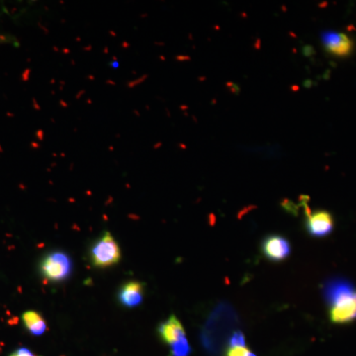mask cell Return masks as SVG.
Wrapping results in <instances>:
<instances>
[{
	"label": "cell",
	"instance_id": "obj_1",
	"mask_svg": "<svg viewBox=\"0 0 356 356\" xmlns=\"http://www.w3.org/2000/svg\"><path fill=\"white\" fill-rule=\"evenodd\" d=\"M325 298L330 307L332 323L344 324L356 320V289L353 283L343 278L332 280L325 284Z\"/></svg>",
	"mask_w": 356,
	"mask_h": 356
},
{
	"label": "cell",
	"instance_id": "obj_2",
	"mask_svg": "<svg viewBox=\"0 0 356 356\" xmlns=\"http://www.w3.org/2000/svg\"><path fill=\"white\" fill-rule=\"evenodd\" d=\"M89 255L93 266L106 268L120 261L121 250L112 234L104 232L90 248Z\"/></svg>",
	"mask_w": 356,
	"mask_h": 356
},
{
	"label": "cell",
	"instance_id": "obj_3",
	"mask_svg": "<svg viewBox=\"0 0 356 356\" xmlns=\"http://www.w3.org/2000/svg\"><path fill=\"white\" fill-rule=\"evenodd\" d=\"M40 273L51 282H60L70 277L72 262L64 252H53L44 255L40 262Z\"/></svg>",
	"mask_w": 356,
	"mask_h": 356
},
{
	"label": "cell",
	"instance_id": "obj_4",
	"mask_svg": "<svg viewBox=\"0 0 356 356\" xmlns=\"http://www.w3.org/2000/svg\"><path fill=\"white\" fill-rule=\"evenodd\" d=\"M321 40L325 50L334 57L346 58L353 53V40L344 33L327 30L321 34Z\"/></svg>",
	"mask_w": 356,
	"mask_h": 356
},
{
	"label": "cell",
	"instance_id": "obj_5",
	"mask_svg": "<svg viewBox=\"0 0 356 356\" xmlns=\"http://www.w3.org/2000/svg\"><path fill=\"white\" fill-rule=\"evenodd\" d=\"M334 222L331 213L325 210L311 212L306 208V228L311 236L322 238L334 231Z\"/></svg>",
	"mask_w": 356,
	"mask_h": 356
},
{
	"label": "cell",
	"instance_id": "obj_6",
	"mask_svg": "<svg viewBox=\"0 0 356 356\" xmlns=\"http://www.w3.org/2000/svg\"><path fill=\"white\" fill-rule=\"evenodd\" d=\"M262 254L270 261H280L291 254V245L284 236L271 235L264 238L261 245Z\"/></svg>",
	"mask_w": 356,
	"mask_h": 356
},
{
	"label": "cell",
	"instance_id": "obj_7",
	"mask_svg": "<svg viewBox=\"0 0 356 356\" xmlns=\"http://www.w3.org/2000/svg\"><path fill=\"white\" fill-rule=\"evenodd\" d=\"M158 332L161 341L170 346L186 337L184 325L175 315L170 316L168 320L161 323L159 325Z\"/></svg>",
	"mask_w": 356,
	"mask_h": 356
},
{
	"label": "cell",
	"instance_id": "obj_8",
	"mask_svg": "<svg viewBox=\"0 0 356 356\" xmlns=\"http://www.w3.org/2000/svg\"><path fill=\"white\" fill-rule=\"evenodd\" d=\"M145 285L139 281H129L122 285L118 292V300L121 305L134 308L142 304L144 300Z\"/></svg>",
	"mask_w": 356,
	"mask_h": 356
},
{
	"label": "cell",
	"instance_id": "obj_9",
	"mask_svg": "<svg viewBox=\"0 0 356 356\" xmlns=\"http://www.w3.org/2000/svg\"><path fill=\"white\" fill-rule=\"evenodd\" d=\"M23 325L33 336H42L47 330V323L41 314L36 311H26L22 314Z\"/></svg>",
	"mask_w": 356,
	"mask_h": 356
},
{
	"label": "cell",
	"instance_id": "obj_10",
	"mask_svg": "<svg viewBox=\"0 0 356 356\" xmlns=\"http://www.w3.org/2000/svg\"><path fill=\"white\" fill-rule=\"evenodd\" d=\"M191 353V346L187 337L170 346V355L172 356H189Z\"/></svg>",
	"mask_w": 356,
	"mask_h": 356
},
{
	"label": "cell",
	"instance_id": "obj_11",
	"mask_svg": "<svg viewBox=\"0 0 356 356\" xmlns=\"http://www.w3.org/2000/svg\"><path fill=\"white\" fill-rule=\"evenodd\" d=\"M225 356H257V355L248 350L247 346H234L227 350Z\"/></svg>",
	"mask_w": 356,
	"mask_h": 356
},
{
	"label": "cell",
	"instance_id": "obj_12",
	"mask_svg": "<svg viewBox=\"0 0 356 356\" xmlns=\"http://www.w3.org/2000/svg\"><path fill=\"white\" fill-rule=\"evenodd\" d=\"M229 348H234V346H245V337L243 336L242 332H235L232 334V337H229Z\"/></svg>",
	"mask_w": 356,
	"mask_h": 356
},
{
	"label": "cell",
	"instance_id": "obj_13",
	"mask_svg": "<svg viewBox=\"0 0 356 356\" xmlns=\"http://www.w3.org/2000/svg\"><path fill=\"white\" fill-rule=\"evenodd\" d=\"M9 356H36L34 353H32L31 350H28L26 348H20L15 351H13V353H10Z\"/></svg>",
	"mask_w": 356,
	"mask_h": 356
},
{
	"label": "cell",
	"instance_id": "obj_14",
	"mask_svg": "<svg viewBox=\"0 0 356 356\" xmlns=\"http://www.w3.org/2000/svg\"><path fill=\"white\" fill-rule=\"evenodd\" d=\"M146 79H147V76L145 74V76L139 77V79H135V81H129L127 86L129 88H136V86H139V84L144 83Z\"/></svg>",
	"mask_w": 356,
	"mask_h": 356
},
{
	"label": "cell",
	"instance_id": "obj_15",
	"mask_svg": "<svg viewBox=\"0 0 356 356\" xmlns=\"http://www.w3.org/2000/svg\"><path fill=\"white\" fill-rule=\"evenodd\" d=\"M31 72V70L27 69L25 70L24 74H22V79L24 81H29V74Z\"/></svg>",
	"mask_w": 356,
	"mask_h": 356
},
{
	"label": "cell",
	"instance_id": "obj_16",
	"mask_svg": "<svg viewBox=\"0 0 356 356\" xmlns=\"http://www.w3.org/2000/svg\"><path fill=\"white\" fill-rule=\"evenodd\" d=\"M36 136H37V138H38V139L40 140H44V131L43 130H38V131H37Z\"/></svg>",
	"mask_w": 356,
	"mask_h": 356
},
{
	"label": "cell",
	"instance_id": "obj_17",
	"mask_svg": "<svg viewBox=\"0 0 356 356\" xmlns=\"http://www.w3.org/2000/svg\"><path fill=\"white\" fill-rule=\"evenodd\" d=\"M86 95V90H81L79 93L76 95V99H81L83 96Z\"/></svg>",
	"mask_w": 356,
	"mask_h": 356
},
{
	"label": "cell",
	"instance_id": "obj_18",
	"mask_svg": "<svg viewBox=\"0 0 356 356\" xmlns=\"http://www.w3.org/2000/svg\"><path fill=\"white\" fill-rule=\"evenodd\" d=\"M7 41H8V37L0 35V43H6Z\"/></svg>",
	"mask_w": 356,
	"mask_h": 356
},
{
	"label": "cell",
	"instance_id": "obj_19",
	"mask_svg": "<svg viewBox=\"0 0 356 356\" xmlns=\"http://www.w3.org/2000/svg\"><path fill=\"white\" fill-rule=\"evenodd\" d=\"M60 106L64 107V108H67V107H69V104L63 99L60 100Z\"/></svg>",
	"mask_w": 356,
	"mask_h": 356
},
{
	"label": "cell",
	"instance_id": "obj_20",
	"mask_svg": "<svg viewBox=\"0 0 356 356\" xmlns=\"http://www.w3.org/2000/svg\"><path fill=\"white\" fill-rule=\"evenodd\" d=\"M33 103H34V108L36 110H41V107H40V105L38 103H37L36 99H33Z\"/></svg>",
	"mask_w": 356,
	"mask_h": 356
},
{
	"label": "cell",
	"instance_id": "obj_21",
	"mask_svg": "<svg viewBox=\"0 0 356 356\" xmlns=\"http://www.w3.org/2000/svg\"><path fill=\"white\" fill-rule=\"evenodd\" d=\"M93 47L92 44H89L88 47H83V51H92Z\"/></svg>",
	"mask_w": 356,
	"mask_h": 356
},
{
	"label": "cell",
	"instance_id": "obj_22",
	"mask_svg": "<svg viewBox=\"0 0 356 356\" xmlns=\"http://www.w3.org/2000/svg\"><path fill=\"white\" fill-rule=\"evenodd\" d=\"M109 65H111V67H113V69H118V67H119L118 60H117V62L111 63V64H109Z\"/></svg>",
	"mask_w": 356,
	"mask_h": 356
},
{
	"label": "cell",
	"instance_id": "obj_23",
	"mask_svg": "<svg viewBox=\"0 0 356 356\" xmlns=\"http://www.w3.org/2000/svg\"><path fill=\"white\" fill-rule=\"evenodd\" d=\"M122 48H124V49L130 48V44H129L128 42H123V43H122Z\"/></svg>",
	"mask_w": 356,
	"mask_h": 356
},
{
	"label": "cell",
	"instance_id": "obj_24",
	"mask_svg": "<svg viewBox=\"0 0 356 356\" xmlns=\"http://www.w3.org/2000/svg\"><path fill=\"white\" fill-rule=\"evenodd\" d=\"M31 146L33 147H34V149H39V147H40V145L38 144V143H35V142L31 143Z\"/></svg>",
	"mask_w": 356,
	"mask_h": 356
},
{
	"label": "cell",
	"instance_id": "obj_25",
	"mask_svg": "<svg viewBox=\"0 0 356 356\" xmlns=\"http://www.w3.org/2000/svg\"><path fill=\"white\" fill-rule=\"evenodd\" d=\"M63 54H65V55H69V54H70V49H67V48H65V49H63Z\"/></svg>",
	"mask_w": 356,
	"mask_h": 356
},
{
	"label": "cell",
	"instance_id": "obj_26",
	"mask_svg": "<svg viewBox=\"0 0 356 356\" xmlns=\"http://www.w3.org/2000/svg\"><path fill=\"white\" fill-rule=\"evenodd\" d=\"M107 84H110V86H116V83H115L114 81H111V79H108V81H106Z\"/></svg>",
	"mask_w": 356,
	"mask_h": 356
},
{
	"label": "cell",
	"instance_id": "obj_27",
	"mask_svg": "<svg viewBox=\"0 0 356 356\" xmlns=\"http://www.w3.org/2000/svg\"><path fill=\"white\" fill-rule=\"evenodd\" d=\"M39 26L41 27V29L43 30L44 33H46V34H49V30L46 29V27H44V26L42 24H39Z\"/></svg>",
	"mask_w": 356,
	"mask_h": 356
},
{
	"label": "cell",
	"instance_id": "obj_28",
	"mask_svg": "<svg viewBox=\"0 0 356 356\" xmlns=\"http://www.w3.org/2000/svg\"><path fill=\"white\" fill-rule=\"evenodd\" d=\"M103 53H104L105 55H107V54H109V48H108V47H105V48L103 49Z\"/></svg>",
	"mask_w": 356,
	"mask_h": 356
},
{
	"label": "cell",
	"instance_id": "obj_29",
	"mask_svg": "<svg viewBox=\"0 0 356 356\" xmlns=\"http://www.w3.org/2000/svg\"><path fill=\"white\" fill-rule=\"evenodd\" d=\"M60 90H63V89H64L65 88V81H60Z\"/></svg>",
	"mask_w": 356,
	"mask_h": 356
},
{
	"label": "cell",
	"instance_id": "obj_30",
	"mask_svg": "<svg viewBox=\"0 0 356 356\" xmlns=\"http://www.w3.org/2000/svg\"><path fill=\"white\" fill-rule=\"evenodd\" d=\"M109 34L111 35L112 37H114V38H115V37H117L116 33H115L114 31H112V30H110Z\"/></svg>",
	"mask_w": 356,
	"mask_h": 356
},
{
	"label": "cell",
	"instance_id": "obj_31",
	"mask_svg": "<svg viewBox=\"0 0 356 356\" xmlns=\"http://www.w3.org/2000/svg\"><path fill=\"white\" fill-rule=\"evenodd\" d=\"M88 79H90V81H95V76H92V74H89V76H88Z\"/></svg>",
	"mask_w": 356,
	"mask_h": 356
},
{
	"label": "cell",
	"instance_id": "obj_32",
	"mask_svg": "<svg viewBox=\"0 0 356 356\" xmlns=\"http://www.w3.org/2000/svg\"><path fill=\"white\" fill-rule=\"evenodd\" d=\"M53 50L56 51V53H58L60 51V49L58 48V47L54 46Z\"/></svg>",
	"mask_w": 356,
	"mask_h": 356
},
{
	"label": "cell",
	"instance_id": "obj_33",
	"mask_svg": "<svg viewBox=\"0 0 356 356\" xmlns=\"http://www.w3.org/2000/svg\"><path fill=\"white\" fill-rule=\"evenodd\" d=\"M133 112H134V113H135V114H136V116H138V117H140V115L139 112H138V111H137V110H134V111H133Z\"/></svg>",
	"mask_w": 356,
	"mask_h": 356
},
{
	"label": "cell",
	"instance_id": "obj_34",
	"mask_svg": "<svg viewBox=\"0 0 356 356\" xmlns=\"http://www.w3.org/2000/svg\"><path fill=\"white\" fill-rule=\"evenodd\" d=\"M56 83V79H51V84H55Z\"/></svg>",
	"mask_w": 356,
	"mask_h": 356
},
{
	"label": "cell",
	"instance_id": "obj_35",
	"mask_svg": "<svg viewBox=\"0 0 356 356\" xmlns=\"http://www.w3.org/2000/svg\"><path fill=\"white\" fill-rule=\"evenodd\" d=\"M76 42H81V37H76Z\"/></svg>",
	"mask_w": 356,
	"mask_h": 356
},
{
	"label": "cell",
	"instance_id": "obj_36",
	"mask_svg": "<svg viewBox=\"0 0 356 356\" xmlns=\"http://www.w3.org/2000/svg\"><path fill=\"white\" fill-rule=\"evenodd\" d=\"M113 149H114L113 147H112V146L109 147V151H113Z\"/></svg>",
	"mask_w": 356,
	"mask_h": 356
},
{
	"label": "cell",
	"instance_id": "obj_37",
	"mask_svg": "<svg viewBox=\"0 0 356 356\" xmlns=\"http://www.w3.org/2000/svg\"><path fill=\"white\" fill-rule=\"evenodd\" d=\"M88 104H91V103H92V100L88 99Z\"/></svg>",
	"mask_w": 356,
	"mask_h": 356
},
{
	"label": "cell",
	"instance_id": "obj_38",
	"mask_svg": "<svg viewBox=\"0 0 356 356\" xmlns=\"http://www.w3.org/2000/svg\"><path fill=\"white\" fill-rule=\"evenodd\" d=\"M60 156H62V158H65V154H64V153L60 154Z\"/></svg>",
	"mask_w": 356,
	"mask_h": 356
},
{
	"label": "cell",
	"instance_id": "obj_39",
	"mask_svg": "<svg viewBox=\"0 0 356 356\" xmlns=\"http://www.w3.org/2000/svg\"><path fill=\"white\" fill-rule=\"evenodd\" d=\"M72 65H76V62H74V60H72Z\"/></svg>",
	"mask_w": 356,
	"mask_h": 356
},
{
	"label": "cell",
	"instance_id": "obj_40",
	"mask_svg": "<svg viewBox=\"0 0 356 356\" xmlns=\"http://www.w3.org/2000/svg\"><path fill=\"white\" fill-rule=\"evenodd\" d=\"M51 122H53V123H55V122H56L55 119H54V118H51Z\"/></svg>",
	"mask_w": 356,
	"mask_h": 356
},
{
	"label": "cell",
	"instance_id": "obj_41",
	"mask_svg": "<svg viewBox=\"0 0 356 356\" xmlns=\"http://www.w3.org/2000/svg\"><path fill=\"white\" fill-rule=\"evenodd\" d=\"M58 156V154H55V153H54V154H53V156H55V158H56V156Z\"/></svg>",
	"mask_w": 356,
	"mask_h": 356
}]
</instances>
